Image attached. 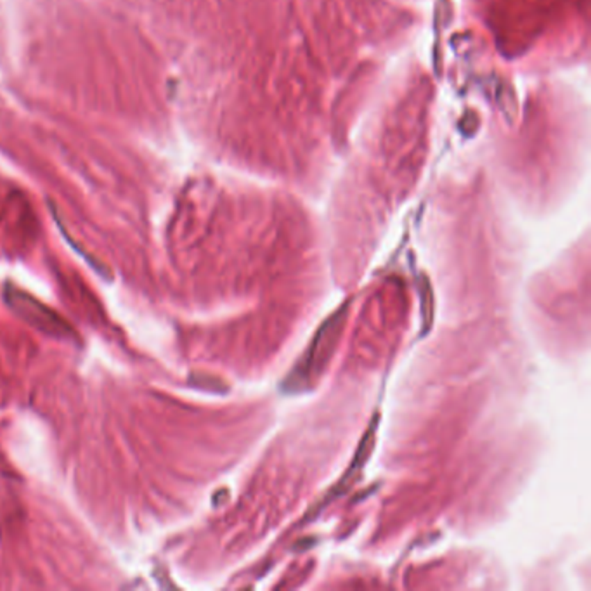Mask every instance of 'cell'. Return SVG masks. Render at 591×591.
<instances>
[{
    "label": "cell",
    "instance_id": "6da1fadb",
    "mask_svg": "<svg viewBox=\"0 0 591 591\" xmlns=\"http://www.w3.org/2000/svg\"><path fill=\"white\" fill-rule=\"evenodd\" d=\"M7 302L21 317L52 337H69V326L40 302L19 290H7Z\"/></svg>",
    "mask_w": 591,
    "mask_h": 591
}]
</instances>
